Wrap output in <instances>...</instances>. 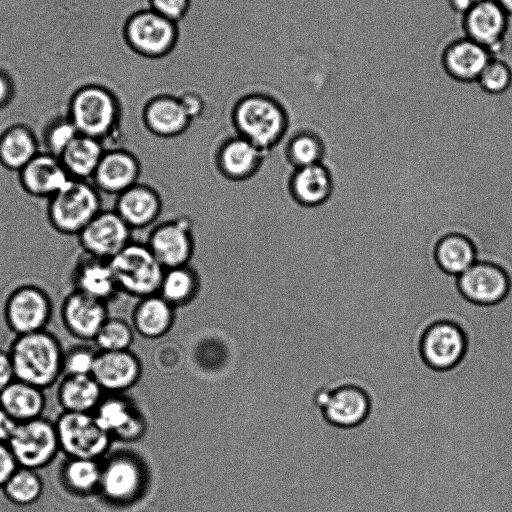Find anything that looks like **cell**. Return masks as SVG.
I'll list each match as a JSON object with an SVG mask.
<instances>
[{"label": "cell", "instance_id": "6da1fadb", "mask_svg": "<svg viewBox=\"0 0 512 512\" xmlns=\"http://www.w3.org/2000/svg\"><path fill=\"white\" fill-rule=\"evenodd\" d=\"M8 351L18 380L45 390L63 375L64 349L47 329L15 336Z\"/></svg>", "mask_w": 512, "mask_h": 512}, {"label": "cell", "instance_id": "7a4b0ae2", "mask_svg": "<svg viewBox=\"0 0 512 512\" xmlns=\"http://www.w3.org/2000/svg\"><path fill=\"white\" fill-rule=\"evenodd\" d=\"M232 122L239 136L265 153L284 137L289 127V115L274 97L252 92L236 101Z\"/></svg>", "mask_w": 512, "mask_h": 512}, {"label": "cell", "instance_id": "3957f363", "mask_svg": "<svg viewBox=\"0 0 512 512\" xmlns=\"http://www.w3.org/2000/svg\"><path fill=\"white\" fill-rule=\"evenodd\" d=\"M66 114L80 134L97 138L105 145L118 131L121 105L111 89L90 83L72 93Z\"/></svg>", "mask_w": 512, "mask_h": 512}, {"label": "cell", "instance_id": "277c9868", "mask_svg": "<svg viewBox=\"0 0 512 512\" xmlns=\"http://www.w3.org/2000/svg\"><path fill=\"white\" fill-rule=\"evenodd\" d=\"M103 208L102 193L88 180L71 178L49 198L53 226L67 235H78Z\"/></svg>", "mask_w": 512, "mask_h": 512}, {"label": "cell", "instance_id": "5b68a950", "mask_svg": "<svg viewBox=\"0 0 512 512\" xmlns=\"http://www.w3.org/2000/svg\"><path fill=\"white\" fill-rule=\"evenodd\" d=\"M109 263L120 292L140 299L158 294L165 268L147 244L131 241Z\"/></svg>", "mask_w": 512, "mask_h": 512}, {"label": "cell", "instance_id": "8992f818", "mask_svg": "<svg viewBox=\"0 0 512 512\" xmlns=\"http://www.w3.org/2000/svg\"><path fill=\"white\" fill-rule=\"evenodd\" d=\"M123 37L136 54L149 59H160L175 48L179 29L177 23L147 8L128 17L123 27Z\"/></svg>", "mask_w": 512, "mask_h": 512}, {"label": "cell", "instance_id": "52a82bcc", "mask_svg": "<svg viewBox=\"0 0 512 512\" xmlns=\"http://www.w3.org/2000/svg\"><path fill=\"white\" fill-rule=\"evenodd\" d=\"M7 443L20 467L37 471L51 464L61 452L55 421L43 416L17 423Z\"/></svg>", "mask_w": 512, "mask_h": 512}, {"label": "cell", "instance_id": "ba28073f", "mask_svg": "<svg viewBox=\"0 0 512 512\" xmlns=\"http://www.w3.org/2000/svg\"><path fill=\"white\" fill-rule=\"evenodd\" d=\"M60 450L66 457L99 460L108 451L111 437L93 413L64 412L55 420Z\"/></svg>", "mask_w": 512, "mask_h": 512}, {"label": "cell", "instance_id": "9c48e42d", "mask_svg": "<svg viewBox=\"0 0 512 512\" xmlns=\"http://www.w3.org/2000/svg\"><path fill=\"white\" fill-rule=\"evenodd\" d=\"M54 311V303L47 292L34 285H24L8 296L3 320L16 336L29 334L46 330Z\"/></svg>", "mask_w": 512, "mask_h": 512}, {"label": "cell", "instance_id": "30bf717a", "mask_svg": "<svg viewBox=\"0 0 512 512\" xmlns=\"http://www.w3.org/2000/svg\"><path fill=\"white\" fill-rule=\"evenodd\" d=\"M510 16L495 0H477L461 16L463 35L499 56L505 48Z\"/></svg>", "mask_w": 512, "mask_h": 512}, {"label": "cell", "instance_id": "8fae6325", "mask_svg": "<svg viewBox=\"0 0 512 512\" xmlns=\"http://www.w3.org/2000/svg\"><path fill=\"white\" fill-rule=\"evenodd\" d=\"M313 406L333 426L352 428L362 423L370 411L366 392L353 385L333 390H318L312 399Z\"/></svg>", "mask_w": 512, "mask_h": 512}, {"label": "cell", "instance_id": "7c38bea8", "mask_svg": "<svg viewBox=\"0 0 512 512\" xmlns=\"http://www.w3.org/2000/svg\"><path fill=\"white\" fill-rule=\"evenodd\" d=\"M131 228L114 209L100 211L78 234L89 255L110 260L131 242Z\"/></svg>", "mask_w": 512, "mask_h": 512}, {"label": "cell", "instance_id": "4fadbf2b", "mask_svg": "<svg viewBox=\"0 0 512 512\" xmlns=\"http://www.w3.org/2000/svg\"><path fill=\"white\" fill-rule=\"evenodd\" d=\"M142 472L135 459L117 453L101 462L97 496L107 505L120 506L135 499L142 486Z\"/></svg>", "mask_w": 512, "mask_h": 512}, {"label": "cell", "instance_id": "5bb4252c", "mask_svg": "<svg viewBox=\"0 0 512 512\" xmlns=\"http://www.w3.org/2000/svg\"><path fill=\"white\" fill-rule=\"evenodd\" d=\"M467 338L457 324L439 321L424 332L420 351L424 362L435 370H449L455 367L466 352Z\"/></svg>", "mask_w": 512, "mask_h": 512}, {"label": "cell", "instance_id": "9a60e30c", "mask_svg": "<svg viewBox=\"0 0 512 512\" xmlns=\"http://www.w3.org/2000/svg\"><path fill=\"white\" fill-rule=\"evenodd\" d=\"M147 245L165 269L188 265L194 251L192 224L187 218L165 221L152 230Z\"/></svg>", "mask_w": 512, "mask_h": 512}, {"label": "cell", "instance_id": "2e32d148", "mask_svg": "<svg viewBox=\"0 0 512 512\" xmlns=\"http://www.w3.org/2000/svg\"><path fill=\"white\" fill-rule=\"evenodd\" d=\"M493 56L486 48L462 35L444 45L439 61L442 70L450 79L469 85L476 83Z\"/></svg>", "mask_w": 512, "mask_h": 512}, {"label": "cell", "instance_id": "e0dca14e", "mask_svg": "<svg viewBox=\"0 0 512 512\" xmlns=\"http://www.w3.org/2000/svg\"><path fill=\"white\" fill-rule=\"evenodd\" d=\"M59 315L66 331L84 342L93 341L109 318L106 303L77 290L64 298Z\"/></svg>", "mask_w": 512, "mask_h": 512}, {"label": "cell", "instance_id": "ac0fdd59", "mask_svg": "<svg viewBox=\"0 0 512 512\" xmlns=\"http://www.w3.org/2000/svg\"><path fill=\"white\" fill-rule=\"evenodd\" d=\"M140 164L128 150L114 147L106 149L91 182L102 193L118 196L138 183Z\"/></svg>", "mask_w": 512, "mask_h": 512}, {"label": "cell", "instance_id": "d6986e66", "mask_svg": "<svg viewBox=\"0 0 512 512\" xmlns=\"http://www.w3.org/2000/svg\"><path fill=\"white\" fill-rule=\"evenodd\" d=\"M509 278L497 265L476 262L458 276V287L465 298L477 304H495L507 295Z\"/></svg>", "mask_w": 512, "mask_h": 512}, {"label": "cell", "instance_id": "ffe728a7", "mask_svg": "<svg viewBox=\"0 0 512 512\" xmlns=\"http://www.w3.org/2000/svg\"><path fill=\"white\" fill-rule=\"evenodd\" d=\"M18 173L25 191L45 199L55 195L71 179L59 157L41 151Z\"/></svg>", "mask_w": 512, "mask_h": 512}, {"label": "cell", "instance_id": "44dd1931", "mask_svg": "<svg viewBox=\"0 0 512 512\" xmlns=\"http://www.w3.org/2000/svg\"><path fill=\"white\" fill-rule=\"evenodd\" d=\"M140 372L139 360L128 349L98 351L92 376L103 391L115 393L132 387Z\"/></svg>", "mask_w": 512, "mask_h": 512}, {"label": "cell", "instance_id": "7402d4cb", "mask_svg": "<svg viewBox=\"0 0 512 512\" xmlns=\"http://www.w3.org/2000/svg\"><path fill=\"white\" fill-rule=\"evenodd\" d=\"M73 287L106 304L120 292L109 260L86 252L80 256L74 268Z\"/></svg>", "mask_w": 512, "mask_h": 512}, {"label": "cell", "instance_id": "603a6c76", "mask_svg": "<svg viewBox=\"0 0 512 512\" xmlns=\"http://www.w3.org/2000/svg\"><path fill=\"white\" fill-rule=\"evenodd\" d=\"M142 119L148 130L160 137H173L184 132L191 118L177 95L151 97L143 107Z\"/></svg>", "mask_w": 512, "mask_h": 512}, {"label": "cell", "instance_id": "cb8c5ba5", "mask_svg": "<svg viewBox=\"0 0 512 512\" xmlns=\"http://www.w3.org/2000/svg\"><path fill=\"white\" fill-rule=\"evenodd\" d=\"M162 201L151 186L136 183L116 196L114 210L131 228L150 226L159 217Z\"/></svg>", "mask_w": 512, "mask_h": 512}, {"label": "cell", "instance_id": "d4e9b609", "mask_svg": "<svg viewBox=\"0 0 512 512\" xmlns=\"http://www.w3.org/2000/svg\"><path fill=\"white\" fill-rule=\"evenodd\" d=\"M93 415L111 438L131 440L143 430V421L125 399L118 396L103 398Z\"/></svg>", "mask_w": 512, "mask_h": 512}, {"label": "cell", "instance_id": "484cf974", "mask_svg": "<svg viewBox=\"0 0 512 512\" xmlns=\"http://www.w3.org/2000/svg\"><path fill=\"white\" fill-rule=\"evenodd\" d=\"M288 189L294 203L305 207L318 206L332 192L331 175L322 163L294 168L288 181Z\"/></svg>", "mask_w": 512, "mask_h": 512}, {"label": "cell", "instance_id": "4316f807", "mask_svg": "<svg viewBox=\"0 0 512 512\" xmlns=\"http://www.w3.org/2000/svg\"><path fill=\"white\" fill-rule=\"evenodd\" d=\"M40 152L33 129L24 123L8 125L0 133V165L19 172Z\"/></svg>", "mask_w": 512, "mask_h": 512}, {"label": "cell", "instance_id": "83f0119b", "mask_svg": "<svg viewBox=\"0 0 512 512\" xmlns=\"http://www.w3.org/2000/svg\"><path fill=\"white\" fill-rule=\"evenodd\" d=\"M101 476V462L88 458L66 457L59 468L63 491L73 498L97 496Z\"/></svg>", "mask_w": 512, "mask_h": 512}, {"label": "cell", "instance_id": "f1b7e54d", "mask_svg": "<svg viewBox=\"0 0 512 512\" xmlns=\"http://www.w3.org/2000/svg\"><path fill=\"white\" fill-rule=\"evenodd\" d=\"M263 154L250 141L237 135L222 144L217 154V163L227 178L241 180L254 174Z\"/></svg>", "mask_w": 512, "mask_h": 512}, {"label": "cell", "instance_id": "f546056e", "mask_svg": "<svg viewBox=\"0 0 512 512\" xmlns=\"http://www.w3.org/2000/svg\"><path fill=\"white\" fill-rule=\"evenodd\" d=\"M0 406L21 423L43 416L46 397L43 389L15 379L0 392Z\"/></svg>", "mask_w": 512, "mask_h": 512}, {"label": "cell", "instance_id": "4dcf8cb0", "mask_svg": "<svg viewBox=\"0 0 512 512\" xmlns=\"http://www.w3.org/2000/svg\"><path fill=\"white\" fill-rule=\"evenodd\" d=\"M103 392L92 375H66L59 381L56 395L64 412L93 413Z\"/></svg>", "mask_w": 512, "mask_h": 512}, {"label": "cell", "instance_id": "1f68e13d", "mask_svg": "<svg viewBox=\"0 0 512 512\" xmlns=\"http://www.w3.org/2000/svg\"><path fill=\"white\" fill-rule=\"evenodd\" d=\"M105 150L99 139L79 133L59 158L71 178L91 181Z\"/></svg>", "mask_w": 512, "mask_h": 512}, {"label": "cell", "instance_id": "d6a6232c", "mask_svg": "<svg viewBox=\"0 0 512 512\" xmlns=\"http://www.w3.org/2000/svg\"><path fill=\"white\" fill-rule=\"evenodd\" d=\"M174 319V306L159 294L141 298L132 314L134 329L144 337L163 336Z\"/></svg>", "mask_w": 512, "mask_h": 512}, {"label": "cell", "instance_id": "836d02e7", "mask_svg": "<svg viewBox=\"0 0 512 512\" xmlns=\"http://www.w3.org/2000/svg\"><path fill=\"white\" fill-rule=\"evenodd\" d=\"M435 256L442 270L457 277L476 263L474 245L459 234L442 238L436 246Z\"/></svg>", "mask_w": 512, "mask_h": 512}, {"label": "cell", "instance_id": "e575fe53", "mask_svg": "<svg viewBox=\"0 0 512 512\" xmlns=\"http://www.w3.org/2000/svg\"><path fill=\"white\" fill-rule=\"evenodd\" d=\"M0 490L8 502L25 507L43 498L44 483L37 470L19 467Z\"/></svg>", "mask_w": 512, "mask_h": 512}, {"label": "cell", "instance_id": "d590c367", "mask_svg": "<svg viewBox=\"0 0 512 512\" xmlns=\"http://www.w3.org/2000/svg\"><path fill=\"white\" fill-rule=\"evenodd\" d=\"M199 287L196 272L189 265L165 269L158 294L172 306L190 301Z\"/></svg>", "mask_w": 512, "mask_h": 512}, {"label": "cell", "instance_id": "8d00e7d4", "mask_svg": "<svg viewBox=\"0 0 512 512\" xmlns=\"http://www.w3.org/2000/svg\"><path fill=\"white\" fill-rule=\"evenodd\" d=\"M323 152L320 138L302 128L294 131L286 147V157L293 169L321 163Z\"/></svg>", "mask_w": 512, "mask_h": 512}, {"label": "cell", "instance_id": "74e56055", "mask_svg": "<svg viewBox=\"0 0 512 512\" xmlns=\"http://www.w3.org/2000/svg\"><path fill=\"white\" fill-rule=\"evenodd\" d=\"M78 134L67 114L56 115L47 122L38 138L40 151L60 157Z\"/></svg>", "mask_w": 512, "mask_h": 512}, {"label": "cell", "instance_id": "f35d334b", "mask_svg": "<svg viewBox=\"0 0 512 512\" xmlns=\"http://www.w3.org/2000/svg\"><path fill=\"white\" fill-rule=\"evenodd\" d=\"M480 92L489 97L504 96L512 87V68L507 61L493 56L476 83Z\"/></svg>", "mask_w": 512, "mask_h": 512}, {"label": "cell", "instance_id": "ab89813d", "mask_svg": "<svg viewBox=\"0 0 512 512\" xmlns=\"http://www.w3.org/2000/svg\"><path fill=\"white\" fill-rule=\"evenodd\" d=\"M133 339L130 325L119 318H108L103 324L93 342L99 351L126 350Z\"/></svg>", "mask_w": 512, "mask_h": 512}, {"label": "cell", "instance_id": "60d3db41", "mask_svg": "<svg viewBox=\"0 0 512 512\" xmlns=\"http://www.w3.org/2000/svg\"><path fill=\"white\" fill-rule=\"evenodd\" d=\"M98 351L87 344H76L64 350L63 376L92 375Z\"/></svg>", "mask_w": 512, "mask_h": 512}, {"label": "cell", "instance_id": "b9f144b4", "mask_svg": "<svg viewBox=\"0 0 512 512\" xmlns=\"http://www.w3.org/2000/svg\"><path fill=\"white\" fill-rule=\"evenodd\" d=\"M149 7L178 24L188 15L191 0H149Z\"/></svg>", "mask_w": 512, "mask_h": 512}, {"label": "cell", "instance_id": "7bdbcfd3", "mask_svg": "<svg viewBox=\"0 0 512 512\" xmlns=\"http://www.w3.org/2000/svg\"><path fill=\"white\" fill-rule=\"evenodd\" d=\"M19 467L8 443L0 442V489Z\"/></svg>", "mask_w": 512, "mask_h": 512}, {"label": "cell", "instance_id": "ee69618b", "mask_svg": "<svg viewBox=\"0 0 512 512\" xmlns=\"http://www.w3.org/2000/svg\"><path fill=\"white\" fill-rule=\"evenodd\" d=\"M16 86L12 76L0 68V111L8 107L15 98Z\"/></svg>", "mask_w": 512, "mask_h": 512}, {"label": "cell", "instance_id": "f6af8a7d", "mask_svg": "<svg viewBox=\"0 0 512 512\" xmlns=\"http://www.w3.org/2000/svg\"><path fill=\"white\" fill-rule=\"evenodd\" d=\"M177 96L191 119L202 112L204 100L199 93L194 90H186Z\"/></svg>", "mask_w": 512, "mask_h": 512}, {"label": "cell", "instance_id": "bcb514c9", "mask_svg": "<svg viewBox=\"0 0 512 512\" xmlns=\"http://www.w3.org/2000/svg\"><path fill=\"white\" fill-rule=\"evenodd\" d=\"M15 379L16 376L9 351L0 348V392Z\"/></svg>", "mask_w": 512, "mask_h": 512}, {"label": "cell", "instance_id": "7dc6e473", "mask_svg": "<svg viewBox=\"0 0 512 512\" xmlns=\"http://www.w3.org/2000/svg\"><path fill=\"white\" fill-rule=\"evenodd\" d=\"M17 422L0 406V442H8Z\"/></svg>", "mask_w": 512, "mask_h": 512}, {"label": "cell", "instance_id": "c3c4849f", "mask_svg": "<svg viewBox=\"0 0 512 512\" xmlns=\"http://www.w3.org/2000/svg\"><path fill=\"white\" fill-rule=\"evenodd\" d=\"M477 0H447L450 9L462 16Z\"/></svg>", "mask_w": 512, "mask_h": 512}, {"label": "cell", "instance_id": "681fc988", "mask_svg": "<svg viewBox=\"0 0 512 512\" xmlns=\"http://www.w3.org/2000/svg\"><path fill=\"white\" fill-rule=\"evenodd\" d=\"M512 17V0H495Z\"/></svg>", "mask_w": 512, "mask_h": 512}]
</instances>
